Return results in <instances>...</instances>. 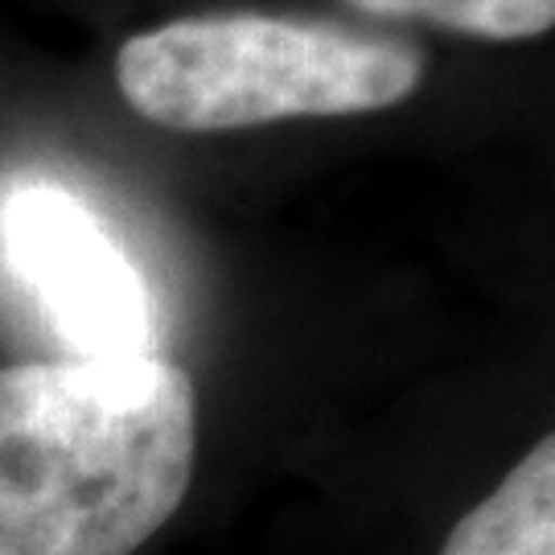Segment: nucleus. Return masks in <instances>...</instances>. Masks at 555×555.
<instances>
[{
  "mask_svg": "<svg viewBox=\"0 0 555 555\" xmlns=\"http://www.w3.org/2000/svg\"><path fill=\"white\" fill-rule=\"evenodd\" d=\"M194 378L160 354L0 366V555H132L190 494Z\"/></svg>",
  "mask_w": 555,
  "mask_h": 555,
  "instance_id": "f257e3e1",
  "label": "nucleus"
},
{
  "mask_svg": "<svg viewBox=\"0 0 555 555\" xmlns=\"http://www.w3.org/2000/svg\"><path fill=\"white\" fill-rule=\"evenodd\" d=\"M420 79L416 41L268 13L165 21L116 54L124 103L173 132L383 112L416 95Z\"/></svg>",
  "mask_w": 555,
  "mask_h": 555,
  "instance_id": "f03ea898",
  "label": "nucleus"
},
{
  "mask_svg": "<svg viewBox=\"0 0 555 555\" xmlns=\"http://www.w3.org/2000/svg\"><path fill=\"white\" fill-rule=\"evenodd\" d=\"M0 263L70 358L157 354L140 268L66 185L34 178L0 194Z\"/></svg>",
  "mask_w": 555,
  "mask_h": 555,
  "instance_id": "7ed1b4c3",
  "label": "nucleus"
},
{
  "mask_svg": "<svg viewBox=\"0 0 555 555\" xmlns=\"http://www.w3.org/2000/svg\"><path fill=\"white\" fill-rule=\"evenodd\" d=\"M440 555H555V433L456 522Z\"/></svg>",
  "mask_w": 555,
  "mask_h": 555,
  "instance_id": "20e7f679",
  "label": "nucleus"
},
{
  "mask_svg": "<svg viewBox=\"0 0 555 555\" xmlns=\"http://www.w3.org/2000/svg\"><path fill=\"white\" fill-rule=\"evenodd\" d=\"M358 13L396 21H433L440 29L494 41L539 38L555 25V0H346Z\"/></svg>",
  "mask_w": 555,
  "mask_h": 555,
  "instance_id": "39448f33",
  "label": "nucleus"
}]
</instances>
